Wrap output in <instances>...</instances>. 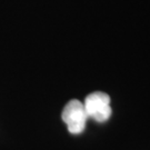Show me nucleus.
Listing matches in <instances>:
<instances>
[{
	"label": "nucleus",
	"instance_id": "nucleus-1",
	"mask_svg": "<svg viewBox=\"0 0 150 150\" xmlns=\"http://www.w3.org/2000/svg\"><path fill=\"white\" fill-rule=\"evenodd\" d=\"M83 106L88 118L98 122H106L112 112L110 107V97L102 91H95L87 96Z\"/></svg>",
	"mask_w": 150,
	"mask_h": 150
},
{
	"label": "nucleus",
	"instance_id": "nucleus-2",
	"mask_svg": "<svg viewBox=\"0 0 150 150\" xmlns=\"http://www.w3.org/2000/svg\"><path fill=\"white\" fill-rule=\"evenodd\" d=\"M61 118L62 121L67 125L70 134H79L86 128L88 115L83 103L77 99H72L64 106Z\"/></svg>",
	"mask_w": 150,
	"mask_h": 150
}]
</instances>
